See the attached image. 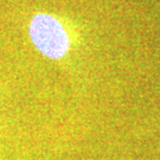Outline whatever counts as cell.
<instances>
[{
  "mask_svg": "<svg viewBox=\"0 0 160 160\" xmlns=\"http://www.w3.org/2000/svg\"><path fill=\"white\" fill-rule=\"evenodd\" d=\"M30 38L37 50L52 59L63 57L69 50V37L57 18L50 14H36L29 28Z\"/></svg>",
  "mask_w": 160,
  "mask_h": 160,
  "instance_id": "1",
  "label": "cell"
}]
</instances>
